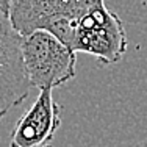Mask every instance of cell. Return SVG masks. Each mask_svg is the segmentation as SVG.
I'll return each instance as SVG.
<instances>
[{"label":"cell","mask_w":147,"mask_h":147,"mask_svg":"<svg viewBox=\"0 0 147 147\" xmlns=\"http://www.w3.org/2000/svg\"><path fill=\"white\" fill-rule=\"evenodd\" d=\"M130 147H147V138H144L142 141H139V142H135V144L130 146Z\"/></svg>","instance_id":"obj_7"},{"label":"cell","mask_w":147,"mask_h":147,"mask_svg":"<svg viewBox=\"0 0 147 147\" xmlns=\"http://www.w3.org/2000/svg\"><path fill=\"white\" fill-rule=\"evenodd\" d=\"M9 5H11V0H0V9L2 11L9 13Z\"/></svg>","instance_id":"obj_6"},{"label":"cell","mask_w":147,"mask_h":147,"mask_svg":"<svg viewBox=\"0 0 147 147\" xmlns=\"http://www.w3.org/2000/svg\"><path fill=\"white\" fill-rule=\"evenodd\" d=\"M31 88L22 55V34L14 28L9 13L0 9V119L22 103Z\"/></svg>","instance_id":"obj_4"},{"label":"cell","mask_w":147,"mask_h":147,"mask_svg":"<svg viewBox=\"0 0 147 147\" xmlns=\"http://www.w3.org/2000/svg\"><path fill=\"white\" fill-rule=\"evenodd\" d=\"M71 49L92 55L105 64L117 63L127 50V33L122 20L105 3L92 8L77 25Z\"/></svg>","instance_id":"obj_3"},{"label":"cell","mask_w":147,"mask_h":147,"mask_svg":"<svg viewBox=\"0 0 147 147\" xmlns=\"http://www.w3.org/2000/svg\"><path fill=\"white\" fill-rule=\"evenodd\" d=\"M75 53L47 30L22 34V55L33 88H58L75 77Z\"/></svg>","instance_id":"obj_2"},{"label":"cell","mask_w":147,"mask_h":147,"mask_svg":"<svg viewBox=\"0 0 147 147\" xmlns=\"http://www.w3.org/2000/svg\"><path fill=\"white\" fill-rule=\"evenodd\" d=\"M59 125V107L53 99V89H39L38 99L13 128L9 147H49Z\"/></svg>","instance_id":"obj_5"},{"label":"cell","mask_w":147,"mask_h":147,"mask_svg":"<svg viewBox=\"0 0 147 147\" xmlns=\"http://www.w3.org/2000/svg\"><path fill=\"white\" fill-rule=\"evenodd\" d=\"M103 0H11L9 19L20 34L47 30L71 47L77 25Z\"/></svg>","instance_id":"obj_1"}]
</instances>
